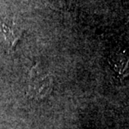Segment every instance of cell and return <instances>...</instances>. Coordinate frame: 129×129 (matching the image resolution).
Masks as SVG:
<instances>
[{
	"label": "cell",
	"instance_id": "6da1fadb",
	"mask_svg": "<svg viewBox=\"0 0 129 129\" xmlns=\"http://www.w3.org/2000/svg\"><path fill=\"white\" fill-rule=\"evenodd\" d=\"M52 78L35 68H32L28 78V94L31 98L40 99L46 97L52 90Z\"/></svg>",
	"mask_w": 129,
	"mask_h": 129
},
{
	"label": "cell",
	"instance_id": "7a4b0ae2",
	"mask_svg": "<svg viewBox=\"0 0 129 129\" xmlns=\"http://www.w3.org/2000/svg\"><path fill=\"white\" fill-rule=\"evenodd\" d=\"M112 65L114 70L120 75L129 74V56L125 52L118 51L111 57ZM125 76V77H126Z\"/></svg>",
	"mask_w": 129,
	"mask_h": 129
},
{
	"label": "cell",
	"instance_id": "3957f363",
	"mask_svg": "<svg viewBox=\"0 0 129 129\" xmlns=\"http://www.w3.org/2000/svg\"><path fill=\"white\" fill-rule=\"evenodd\" d=\"M1 33L3 34V37L4 38V41L7 43V44H9V46H13V44L17 42L19 38V34H15L14 30H13V28H11L10 27L5 24H2V28H1Z\"/></svg>",
	"mask_w": 129,
	"mask_h": 129
}]
</instances>
